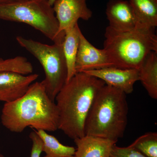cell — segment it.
I'll list each match as a JSON object with an SVG mask.
<instances>
[{"instance_id":"1","label":"cell","mask_w":157,"mask_h":157,"mask_svg":"<svg viewBox=\"0 0 157 157\" xmlns=\"http://www.w3.org/2000/svg\"><path fill=\"white\" fill-rule=\"evenodd\" d=\"M105 83L84 72L67 82L56 97L59 129L74 140L85 136V124L96 96Z\"/></svg>"},{"instance_id":"2","label":"cell","mask_w":157,"mask_h":157,"mask_svg":"<svg viewBox=\"0 0 157 157\" xmlns=\"http://www.w3.org/2000/svg\"><path fill=\"white\" fill-rule=\"evenodd\" d=\"M1 122L10 132L20 133L27 127L53 132L59 129V112L42 82H33L24 95L5 103Z\"/></svg>"},{"instance_id":"3","label":"cell","mask_w":157,"mask_h":157,"mask_svg":"<svg viewBox=\"0 0 157 157\" xmlns=\"http://www.w3.org/2000/svg\"><path fill=\"white\" fill-rule=\"evenodd\" d=\"M126 94L105 84L100 90L85 124V135L117 141L128 124Z\"/></svg>"},{"instance_id":"4","label":"cell","mask_w":157,"mask_h":157,"mask_svg":"<svg viewBox=\"0 0 157 157\" xmlns=\"http://www.w3.org/2000/svg\"><path fill=\"white\" fill-rule=\"evenodd\" d=\"M155 29L141 23L129 30H117L107 27L104 49L113 67L138 70L149 53L157 52Z\"/></svg>"},{"instance_id":"5","label":"cell","mask_w":157,"mask_h":157,"mask_svg":"<svg viewBox=\"0 0 157 157\" xmlns=\"http://www.w3.org/2000/svg\"><path fill=\"white\" fill-rule=\"evenodd\" d=\"M0 19L23 23L41 32L54 43H63L58 22L48 0H12L0 2Z\"/></svg>"},{"instance_id":"6","label":"cell","mask_w":157,"mask_h":157,"mask_svg":"<svg viewBox=\"0 0 157 157\" xmlns=\"http://www.w3.org/2000/svg\"><path fill=\"white\" fill-rule=\"evenodd\" d=\"M16 39L21 47L33 55L42 65L45 78L41 82L51 100L55 101L67 78L63 43L49 45L21 36L16 37Z\"/></svg>"},{"instance_id":"7","label":"cell","mask_w":157,"mask_h":157,"mask_svg":"<svg viewBox=\"0 0 157 157\" xmlns=\"http://www.w3.org/2000/svg\"><path fill=\"white\" fill-rule=\"evenodd\" d=\"M59 23V33L78 23L79 19L89 20L93 15L87 0H56L52 6Z\"/></svg>"},{"instance_id":"8","label":"cell","mask_w":157,"mask_h":157,"mask_svg":"<svg viewBox=\"0 0 157 157\" xmlns=\"http://www.w3.org/2000/svg\"><path fill=\"white\" fill-rule=\"evenodd\" d=\"M110 67L113 66L106 51L94 47L80 31L75 64L76 73Z\"/></svg>"},{"instance_id":"9","label":"cell","mask_w":157,"mask_h":157,"mask_svg":"<svg viewBox=\"0 0 157 157\" xmlns=\"http://www.w3.org/2000/svg\"><path fill=\"white\" fill-rule=\"evenodd\" d=\"M38 77L36 73L25 75L8 71L0 72V101L10 103L21 98Z\"/></svg>"},{"instance_id":"10","label":"cell","mask_w":157,"mask_h":157,"mask_svg":"<svg viewBox=\"0 0 157 157\" xmlns=\"http://www.w3.org/2000/svg\"><path fill=\"white\" fill-rule=\"evenodd\" d=\"M82 72L101 79L105 84L120 90L126 94L132 93L135 82L139 81L138 70L135 69L110 67Z\"/></svg>"},{"instance_id":"11","label":"cell","mask_w":157,"mask_h":157,"mask_svg":"<svg viewBox=\"0 0 157 157\" xmlns=\"http://www.w3.org/2000/svg\"><path fill=\"white\" fill-rule=\"evenodd\" d=\"M106 14L109 26L117 30H129L140 23L129 1L109 0Z\"/></svg>"},{"instance_id":"12","label":"cell","mask_w":157,"mask_h":157,"mask_svg":"<svg viewBox=\"0 0 157 157\" xmlns=\"http://www.w3.org/2000/svg\"><path fill=\"white\" fill-rule=\"evenodd\" d=\"M75 157H109L117 141L85 135L74 139Z\"/></svg>"},{"instance_id":"13","label":"cell","mask_w":157,"mask_h":157,"mask_svg":"<svg viewBox=\"0 0 157 157\" xmlns=\"http://www.w3.org/2000/svg\"><path fill=\"white\" fill-rule=\"evenodd\" d=\"M139 81L152 99H157V52L147 55L138 69Z\"/></svg>"},{"instance_id":"14","label":"cell","mask_w":157,"mask_h":157,"mask_svg":"<svg viewBox=\"0 0 157 157\" xmlns=\"http://www.w3.org/2000/svg\"><path fill=\"white\" fill-rule=\"evenodd\" d=\"M80 31L81 30L79 29L78 23L64 31V39L63 45L64 55L67 68V82L69 81L76 73L75 64Z\"/></svg>"},{"instance_id":"15","label":"cell","mask_w":157,"mask_h":157,"mask_svg":"<svg viewBox=\"0 0 157 157\" xmlns=\"http://www.w3.org/2000/svg\"><path fill=\"white\" fill-rule=\"evenodd\" d=\"M43 143L44 157H75L76 149L61 143L53 135L42 130H35Z\"/></svg>"},{"instance_id":"16","label":"cell","mask_w":157,"mask_h":157,"mask_svg":"<svg viewBox=\"0 0 157 157\" xmlns=\"http://www.w3.org/2000/svg\"><path fill=\"white\" fill-rule=\"evenodd\" d=\"M139 22L151 27L157 25V0H130Z\"/></svg>"},{"instance_id":"17","label":"cell","mask_w":157,"mask_h":157,"mask_svg":"<svg viewBox=\"0 0 157 157\" xmlns=\"http://www.w3.org/2000/svg\"><path fill=\"white\" fill-rule=\"evenodd\" d=\"M129 146L147 157H157V132L141 135Z\"/></svg>"},{"instance_id":"18","label":"cell","mask_w":157,"mask_h":157,"mask_svg":"<svg viewBox=\"0 0 157 157\" xmlns=\"http://www.w3.org/2000/svg\"><path fill=\"white\" fill-rule=\"evenodd\" d=\"M109 157H147L136 150L128 146L120 147L115 144Z\"/></svg>"},{"instance_id":"19","label":"cell","mask_w":157,"mask_h":157,"mask_svg":"<svg viewBox=\"0 0 157 157\" xmlns=\"http://www.w3.org/2000/svg\"><path fill=\"white\" fill-rule=\"evenodd\" d=\"M32 142L30 157H40L43 152V143L36 131L33 130L29 136Z\"/></svg>"},{"instance_id":"20","label":"cell","mask_w":157,"mask_h":157,"mask_svg":"<svg viewBox=\"0 0 157 157\" xmlns=\"http://www.w3.org/2000/svg\"><path fill=\"white\" fill-rule=\"evenodd\" d=\"M56 1V0H48V2H49V4H50L51 6H52L54 3Z\"/></svg>"},{"instance_id":"21","label":"cell","mask_w":157,"mask_h":157,"mask_svg":"<svg viewBox=\"0 0 157 157\" xmlns=\"http://www.w3.org/2000/svg\"><path fill=\"white\" fill-rule=\"evenodd\" d=\"M12 1V0H0V2H7V1Z\"/></svg>"},{"instance_id":"22","label":"cell","mask_w":157,"mask_h":157,"mask_svg":"<svg viewBox=\"0 0 157 157\" xmlns=\"http://www.w3.org/2000/svg\"><path fill=\"white\" fill-rule=\"evenodd\" d=\"M0 157H4V156H3V155L2 154L0 153Z\"/></svg>"}]
</instances>
